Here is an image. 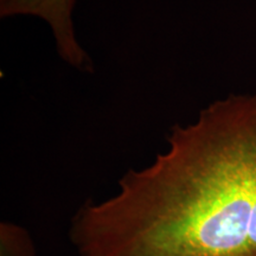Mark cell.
Returning <instances> with one entry per match:
<instances>
[{"label":"cell","mask_w":256,"mask_h":256,"mask_svg":"<svg viewBox=\"0 0 256 256\" xmlns=\"http://www.w3.org/2000/svg\"><path fill=\"white\" fill-rule=\"evenodd\" d=\"M256 94L214 101L170 130L113 196L72 217L76 256H254Z\"/></svg>","instance_id":"cell-1"},{"label":"cell","mask_w":256,"mask_h":256,"mask_svg":"<svg viewBox=\"0 0 256 256\" xmlns=\"http://www.w3.org/2000/svg\"><path fill=\"white\" fill-rule=\"evenodd\" d=\"M76 0H0V17H34L50 28L56 51L64 63L81 72H94V63L76 34Z\"/></svg>","instance_id":"cell-2"}]
</instances>
